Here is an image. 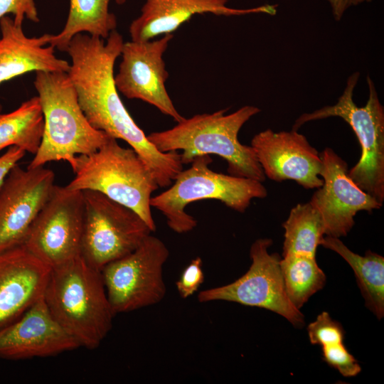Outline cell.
I'll list each match as a JSON object with an SVG mask.
<instances>
[{"label": "cell", "instance_id": "1", "mask_svg": "<svg viewBox=\"0 0 384 384\" xmlns=\"http://www.w3.org/2000/svg\"><path fill=\"white\" fill-rule=\"evenodd\" d=\"M123 44L116 30L110 32L106 42L100 37L76 34L65 50L71 58L68 74L90 124L125 141L149 167L159 186L167 187L183 169L181 156L178 151H159L124 105L114 76V63Z\"/></svg>", "mask_w": 384, "mask_h": 384}, {"label": "cell", "instance_id": "2", "mask_svg": "<svg viewBox=\"0 0 384 384\" xmlns=\"http://www.w3.org/2000/svg\"><path fill=\"white\" fill-rule=\"evenodd\" d=\"M43 299L80 347L97 348L112 329L115 314L101 271L80 256L50 270Z\"/></svg>", "mask_w": 384, "mask_h": 384}, {"label": "cell", "instance_id": "3", "mask_svg": "<svg viewBox=\"0 0 384 384\" xmlns=\"http://www.w3.org/2000/svg\"><path fill=\"white\" fill-rule=\"evenodd\" d=\"M260 111L246 105L229 114H225V110L196 114L169 129L152 132L147 138L161 152L181 150L183 165L200 156L215 154L227 161L230 175L263 182L265 176L252 147L238 140L241 127Z\"/></svg>", "mask_w": 384, "mask_h": 384}, {"label": "cell", "instance_id": "4", "mask_svg": "<svg viewBox=\"0 0 384 384\" xmlns=\"http://www.w3.org/2000/svg\"><path fill=\"white\" fill-rule=\"evenodd\" d=\"M74 178L65 186L70 190H90L136 212L151 232L156 229L152 216L151 194L159 186L137 153L124 148L110 137L97 151L75 156L68 162Z\"/></svg>", "mask_w": 384, "mask_h": 384}, {"label": "cell", "instance_id": "5", "mask_svg": "<svg viewBox=\"0 0 384 384\" xmlns=\"http://www.w3.org/2000/svg\"><path fill=\"white\" fill-rule=\"evenodd\" d=\"M34 85L44 125L41 144L28 168L54 161L68 162L77 155L97 151L111 137L90 124L68 73L36 72Z\"/></svg>", "mask_w": 384, "mask_h": 384}, {"label": "cell", "instance_id": "6", "mask_svg": "<svg viewBox=\"0 0 384 384\" xmlns=\"http://www.w3.org/2000/svg\"><path fill=\"white\" fill-rule=\"evenodd\" d=\"M212 161L209 155L196 157L188 169L177 174L167 190L151 197V208L161 212L174 232L186 233L196 227L197 220L185 211L193 202L218 200L235 211L244 213L252 199L267 196L262 182L215 172L209 168Z\"/></svg>", "mask_w": 384, "mask_h": 384}, {"label": "cell", "instance_id": "7", "mask_svg": "<svg viewBox=\"0 0 384 384\" xmlns=\"http://www.w3.org/2000/svg\"><path fill=\"white\" fill-rule=\"evenodd\" d=\"M359 78L358 72L351 75L343 95L333 106H326L302 114L293 129L304 123L330 117H339L351 127L361 146V158L348 171L353 181L380 203L384 201V109L373 82L367 78L369 96L366 105L358 107L353 100L354 87Z\"/></svg>", "mask_w": 384, "mask_h": 384}, {"label": "cell", "instance_id": "8", "mask_svg": "<svg viewBox=\"0 0 384 384\" xmlns=\"http://www.w3.org/2000/svg\"><path fill=\"white\" fill-rule=\"evenodd\" d=\"M84 217L80 257L102 270L135 250L151 230L133 210L90 190L82 191Z\"/></svg>", "mask_w": 384, "mask_h": 384}, {"label": "cell", "instance_id": "9", "mask_svg": "<svg viewBox=\"0 0 384 384\" xmlns=\"http://www.w3.org/2000/svg\"><path fill=\"white\" fill-rule=\"evenodd\" d=\"M169 257L165 243L150 234L132 252L102 269L115 315L154 305L164 298L166 288L163 268Z\"/></svg>", "mask_w": 384, "mask_h": 384}, {"label": "cell", "instance_id": "10", "mask_svg": "<svg viewBox=\"0 0 384 384\" xmlns=\"http://www.w3.org/2000/svg\"><path fill=\"white\" fill-rule=\"evenodd\" d=\"M272 240H256L250 247L249 270L232 283L201 291L197 299L205 303L227 301L263 308L277 313L297 327L302 326L304 316L289 299L280 268V257L270 254Z\"/></svg>", "mask_w": 384, "mask_h": 384}, {"label": "cell", "instance_id": "11", "mask_svg": "<svg viewBox=\"0 0 384 384\" xmlns=\"http://www.w3.org/2000/svg\"><path fill=\"white\" fill-rule=\"evenodd\" d=\"M82 191L55 185L22 245L51 269L80 256Z\"/></svg>", "mask_w": 384, "mask_h": 384}, {"label": "cell", "instance_id": "12", "mask_svg": "<svg viewBox=\"0 0 384 384\" xmlns=\"http://www.w3.org/2000/svg\"><path fill=\"white\" fill-rule=\"evenodd\" d=\"M55 174L43 166L15 165L0 188V252L21 245L55 187Z\"/></svg>", "mask_w": 384, "mask_h": 384}, {"label": "cell", "instance_id": "13", "mask_svg": "<svg viewBox=\"0 0 384 384\" xmlns=\"http://www.w3.org/2000/svg\"><path fill=\"white\" fill-rule=\"evenodd\" d=\"M172 38L170 33L155 41L124 43L114 82L117 90L126 97L146 102L178 122L184 117L166 91L165 82L169 74L163 59Z\"/></svg>", "mask_w": 384, "mask_h": 384}, {"label": "cell", "instance_id": "14", "mask_svg": "<svg viewBox=\"0 0 384 384\" xmlns=\"http://www.w3.org/2000/svg\"><path fill=\"white\" fill-rule=\"evenodd\" d=\"M322 161V186L313 194L310 203L320 213L325 235L346 236L361 210L380 209L382 203L361 188L351 178L347 163L330 148L319 153Z\"/></svg>", "mask_w": 384, "mask_h": 384}, {"label": "cell", "instance_id": "15", "mask_svg": "<svg viewBox=\"0 0 384 384\" xmlns=\"http://www.w3.org/2000/svg\"><path fill=\"white\" fill-rule=\"evenodd\" d=\"M250 146L265 177L277 182L292 180L306 189L322 186L320 154L297 130L266 129L254 136Z\"/></svg>", "mask_w": 384, "mask_h": 384}, {"label": "cell", "instance_id": "16", "mask_svg": "<svg viewBox=\"0 0 384 384\" xmlns=\"http://www.w3.org/2000/svg\"><path fill=\"white\" fill-rule=\"evenodd\" d=\"M55 321L43 297L18 318L0 329V359L50 357L79 348Z\"/></svg>", "mask_w": 384, "mask_h": 384}, {"label": "cell", "instance_id": "17", "mask_svg": "<svg viewBox=\"0 0 384 384\" xmlns=\"http://www.w3.org/2000/svg\"><path fill=\"white\" fill-rule=\"evenodd\" d=\"M50 270L22 245L0 252V329L43 297Z\"/></svg>", "mask_w": 384, "mask_h": 384}, {"label": "cell", "instance_id": "18", "mask_svg": "<svg viewBox=\"0 0 384 384\" xmlns=\"http://www.w3.org/2000/svg\"><path fill=\"white\" fill-rule=\"evenodd\" d=\"M227 0H146L141 14L130 24L133 41H146L160 35L170 34L196 14L238 16L254 13L276 14V5H263L246 9H232Z\"/></svg>", "mask_w": 384, "mask_h": 384}, {"label": "cell", "instance_id": "19", "mask_svg": "<svg viewBox=\"0 0 384 384\" xmlns=\"http://www.w3.org/2000/svg\"><path fill=\"white\" fill-rule=\"evenodd\" d=\"M22 24L9 16L0 19V85L30 72L68 73L69 63L48 46L51 34L28 37Z\"/></svg>", "mask_w": 384, "mask_h": 384}, {"label": "cell", "instance_id": "20", "mask_svg": "<svg viewBox=\"0 0 384 384\" xmlns=\"http://www.w3.org/2000/svg\"><path fill=\"white\" fill-rule=\"evenodd\" d=\"M321 245L342 257L353 270L366 306L378 319L384 315V257L368 250L365 256L348 249L338 238L326 235Z\"/></svg>", "mask_w": 384, "mask_h": 384}, {"label": "cell", "instance_id": "21", "mask_svg": "<svg viewBox=\"0 0 384 384\" xmlns=\"http://www.w3.org/2000/svg\"><path fill=\"white\" fill-rule=\"evenodd\" d=\"M110 1L70 0L65 26L59 33L51 35L49 45L65 51L71 39L82 32L107 39L117 27L116 16L109 11Z\"/></svg>", "mask_w": 384, "mask_h": 384}, {"label": "cell", "instance_id": "22", "mask_svg": "<svg viewBox=\"0 0 384 384\" xmlns=\"http://www.w3.org/2000/svg\"><path fill=\"white\" fill-rule=\"evenodd\" d=\"M43 125L38 96L23 102L12 112L0 113V151L14 146L35 154L41 144Z\"/></svg>", "mask_w": 384, "mask_h": 384}, {"label": "cell", "instance_id": "23", "mask_svg": "<svg viewBox=\"0 0 384 384\" xmlns=\"http://www.w3.org/2000/svg\"><path fill=\"white\" fill-rule=\"evenodd\" d=\"M284 229L283 257L289 255L316 256V251L325 235L320 213L309 202L292 208Z\"/></svg>", "mask_w": 384, "mask_h": 384}, {"label": "cell", "instance_id": "24", "mask_svg": "<svg viewBox=\"0 0 384 384\" xmlns=\"http://www.w3.org/2000/svg\"><path fill=\"white\" fill-rule=\"evenodd\" d=\"M280 268L287 297L297 309L325 285L326 275L315 257L286 255L280 260Z\"/></svg>", "mask_w": 384, "mask_h": 384}, {"label": "cell", "instance_id": "25", "mask_svg": "<svg viewBox=\"0 0 384 384\" xmlns=\"http://www.w3.org/2000/svg\"><path fill=\"white\" fill-rule=\"evenodd\" d=\"M310 342L321 346L343 343L344 332L341 324L326 311L320 314L307 327Z\"/></svg>", "mask_w": 384, "mask_h": 384}, {"label": "cell", "instance_id": "26", "mask_svg": "<svg viewBox=\"0 0 384 384\" xmlns=\"http://www.w3.org/2000/svg\"><path fill=\"white\" fill-rule=\"evenodd\" d=\"M322 355L324 361L344 377L356 376L361 370L358 363L343 343L323 346Z\"/></svg>", "mask_w": 384, "mask_h": 384}, {"label": "cell", "instance_id": "27", "mask_svg": "<svg viewBox=\"0 0 384 384\" xmlns=\"http://www.w3.org/2000/svg\"><path fill=\"white\" fill-rule=\"evenodd\" d=\"M202 260L200 257L193 259L182 272L176 282V287L180 296L187 299L198 292L204 282Z\"/></svg>", "mask_w": 384, "mask_h": 384}, {"label": "cell", "instance_id": "28", "mask_svg": "<svg viewBox=\"0 0 384 384\" xmlns=\"http://www.w3.org/2000/svg\"><path fill=\"white\" fill-rule=\"evenodd\" d=\"M9 14L18 23L25 18L38 22V12L34 0H0V19Z\"/></svg>", "mask_w": 384, "mask_h": 384}, {"label": "cell", "instance_id": "29", "mask_svg": "<svg viewBox=\"0 0 384 384\" xmlns=\"http://www.w3.org/2000/svg\"><path fill=\"white\" fill-rule=\"evenodd\" d=\"M26 151L17 146H10L0 156V188L10 170L24 156Z\"/></svg>", "mask_w": 384, "mask_h": 384}, {"label": "cell", "instance_id": "30", "mask_svg": "<svg viewBox=\"0 0 384 384\" xmlns=\"http://www.w3.org/2000/svg\"><path fill=\"white\" fill-rule=\"evenodd\" d=\"M333 10V14L336 20L338 21L343 16V12L350 6L356 5L363 1H370L371 0H327Z\"/></svg>", "mask_w": 384, "mask_h": 384}, {"label": "cell", "instance_id": "31", "mask_svg": "<svg viewBox=\"0 0 384 384\" xmlns=\"http://www.w3.org/2000/svg\"><path fill=\"white\" fill-rule=\"evenodd\" d=\"M118 4H122L125 2L126 0H114Z\"/></svg>", "mask_w": 384, "mask_h": 384}]
</instances>
